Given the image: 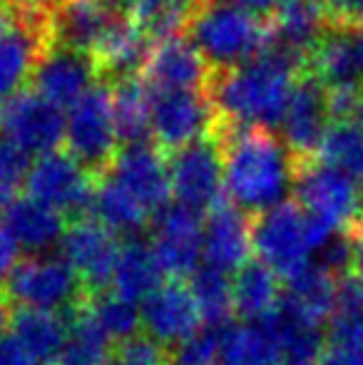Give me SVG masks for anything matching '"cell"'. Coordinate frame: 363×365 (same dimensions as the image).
Here are the masks:
<instances>
[{
	"instance_id": "1",
	"label": "cell",
	"mask_w": 363,
	"mask_h": 365,
	"mask_svg": "<svg viewBox=\"0 0 363 365\" xmlns=\"http://www.w3.org/2000/svg\"><path fill=\"white\" fill-rule=\"evenodd\" d=\"M304 73V58L269 40L259 58L214 73L207 95L224 125L274 130L284 120L291 90Z\"/></svg>"
},
{
	"instance_id": "2",
	"label": "cell",
	"mask_w": 363,
	"mask_h": 365,
	"mask_svg": "<svg viewBox=\"0 0 363 365\" xmlns=\"http://www.w3.org/2000/svg\"><path fill=\"white\" fill-rule=\"evenodd\" d=\"M217 137L229 202L244 214H264L284 204L296 174V159L284 140L264 127H232L224 122Z\"/></svg>"
},
{
	"instance_id": "3",
	"label": "cell",
	"mask_w": 363,
	"mask_h": 365,
	"mask_svg": "<svg viewBox=\"0 0 363 365\" xmlns=\"http://www.w3.org/2000/svg\"><path fill=\"white\" fill-rule=\"evenodd\" d=\"M187 38L197 45L214 73L259 58L269 43V20L239 8L232 0H199L187 25Z\"/></svg>"
},
{
	"instance_id": "4",
	"label": "cell",
	"mask_w": 363,
	"mask_h": 365,
	"mask_svg": "<svg viewBox=\"0 0 363 365\" xmlns=\"http://www.w3.org/2000/svg\"><path fill=\"white\" fill-rule=\"evenodd\" d=\"M334 236L341 234L309 217L296 202L279 204L252 221V249L284 281L314 264V251H324Z\"/></svg>"
},
{
	"instance_id": "5",
	"label": "cell",
	"mask_w": 363,
	"mask_h": 365,
	"mask_svg": "<svg viewBox=\"0 0 363 365\" xmlns=\"http://www.w3.org/2000/svg\"><path fill=\"white\" fill-rule=\"evenodd\" d=\"M50 48V13L18 0H0V102L23 92Z\"/></svg>"
},
{
	"instance_id": "6",
	"label": "cell",
	"mask_w": 363,
	"mask_h": 365,
	"mask_svg": "<svg viewBox=\"0 0 363 365\" xmlns=\"http://www.w3.org/2000/svg\"><path fill=\"white\" fill-rule=\"evenodd\" d=\"M10 303L18 308L73 316L88 303L90 293L83 281L60 256H28L20 259L3 284Z\"/></svg>"
},
{
	"instance_id": "7",
	"label": "cell",
	"mask_w": 363,
	"mask_h": 365,
	"mask_svg": "<svg viewBox=\"0 0 363 365\" xmlns=\"http://www.w3.org/2000/svg\"><path fill=\"white\" fill-rule=\"evenodd\" d=\"M65 145L85 169L97 179L110 172L120 154L115 115H112V85H92L65 115Z\"/></svg>"
},
{
	"instance_id": "8",
	"label": "cell",
	"mask_w": 363,
	"mask_h": 365,
	"mask_svg": "<svg viewBox=\"0 0 363 365\" xmlns=\"http://www.w3.org/2000/svg\"><path fill=\"white\" fill-rule=\"evenodd\" d=\"M291 192L309 217L326 224L334 234H349L363 221V187L319 159L296 164Z\"/></svg>"
},
{
	"instance_id": "9",
	"label": "cell",
	"mask_w": 363,
	"mask_h": 365,
	"mask_svg": "<svg viewBox=\"0 0 363 365\" xmlns=\"http://www.w3.org/2000/svg\"><path fill=\"white\" fill-rule=\"evenodd\" d=\"M25 189H28V197L38 199L63 217L80 219L88 209H92L97 177L73 154H68V149L65 152L58 149V152L43 154L30 167Z\"/></svg>"
},
{
	"instance_id": "10",
	"label": "cell",
	"mask_w": 363,
	"mask_h": 365,
	"mask_svg": "<svg viewBox=\"0 0 363 365\" xmlns=\"http://www.w3.org/2000/svg\"><path fill=\"white\" fill-rule=\"evenodd\" d=\"M222 127L207 92H165L152 102V145L160 152H180Z\"/></svg>"
},
{
	"instance_id": "11",
	"label": "cell",
	"mask_w": 363,
	"mask_h": 365,
	"mask_svg": "<svg viewBox=\"0 0 363 365\" xmlns=\"http://www.w3.org/2000/svg\"><path fill=\"white\" fill-rule=\"evenodd\" d=\"M120 251L122 244L117 234L95 217L73 219L60 241V259L78 274L90 296L112 286Z\"/></svg>"
},
{
	"instance_id": "12",
	"label": "cell",
	"mask_w": 363,
	"mask_h": 365,
	"mask_svg": "<svg viewBox=\"0 0 363 365\" xmlns=\"http://www.w3.org/2000/svg\"><path fill=\"white\" fill-rule=\"evenodd\" d=\"M170 184L177 204L199 214L222 202L224 162L219 137L212 135L172 154Z\"/></svg>"
},
{
	"instance_id": "13",
	"label": "cell",
	"mask_w": 363,
	"mask_h": 365,
	"mask_svg": "<svg viewBox=\"0 0 363 365\" xmlns=\"http://www.w3.org/2000/svg\"><path fill=\"white\" fill-rule=\"evenodd\" d=\"M0 135L28 154L58 152L65 142V112L33 90H23L0 105Z\"/></svg>"
},
{
	"instance_id": "14",
	"label": "cell",
	"mask_w": 363,
	"mask_h": 365,
	"mask_svg": "<svg viewBox=\"0 0 363 365\" xmlns=\"http://www.w3.org/2000/svg\"><path fill=\"white\" fill-rule=\"evenodd\" d=\"M212 75V65L204 60L187 33H182L152 43L140 77L155 95H165V92H207Z\"/></svg>"
},
{
	"instance_id": "15",
	"label": "cell",
	"mask_w": 363,
	"mask_h": 365,
	"mask_svg": "<svg viewBox=\"0 0 363 365\" xmlns=\"http://www.w3.org/2000/svg\"><path fill=\"white\" fill-rule=\"evenodd\" d=\"M142 328L150 341L175 353L199 336L204 318L189 286L182 281H167L152 296L142 301Z\"/></svg>"
},
{
	"instance_id": "16",
	"label": "cell",
	"mask_w": 363,
	"mask_h": 365,
	"mask_svg": "<svg viewBox=\"0 0 363 365\" xmlns=\"http://www.w3.org/2000/svg\"><path fill=\"white\" fill-rule=\"evenodd\" d=\"M152 226H155V234H152L150 246L165 276H170L172 281L194 276L204 254L202 214L182 204H170L157 214Z\"/></svg>"
},
{
	"instance_id": "17",
	"label": "cell",
	"mask_w": 363,
	"mask_h": 365,
	"mask_svg": "<svg viewBox=\"0 0 363 365\" xmlns=\"http://www.w3.org/2000/svg\"><path fill=\"white\" fill-rule=\"evenodd\" d=\"M331 125L329 95L326 87L311 75H301L291 90L284 120H281V137L296 164L316 159L326 130Z\"/></svg>"
},
{
	"instance_id": "18",
	"label": "cell",
	"mask_w": 363,
	"mask_h": 365,
	"mask_svg": "<svg viewBox=\"0 0 363 365\" xmlns=\"http://www.w3.org/2000/svg\"><path fill=\"white\" fill-rule=\"evenodd\" d=\"M306 75L326 90L363 92V25H331L306 63Z\"/></svg>"
},
{
	"instance_id": "19",
	"label": "cell",
	"mask_w": 363,
	"mask_h": 365,
	"mask_svg": "<svg viewBox=\"0 0 363 365\" xmlns=\"http://www.w3.org/2000/svg\"><path fill=\"white\" fill-rule=\"evenodd\" d=\"M107 177L132 194L152 217L170 207V162L165 159V152H160L152 142L122 147Z\"/></svg>"
},
{
	"instance_id": "20",
	"label": "cell",
	"mask_w": 363,
	"mask_h": 365,
	"mask_svg": "<svg viewBox=\"0 0 363 365\" xmlns=\"http://www.w3.org/2000/svg\"><path fill=\"white\" fill-rule=\"evenodd\" d=\"M97 82H100V73L90 53L53 45L35 68L30 90L58 105L60 110L63 107L70 110Z\"/></svg>"
},
{
	"instance_id": "21",
	"label": "cell",
	"mask_w": 363,
	"mask_h": 365,
	"mask_svg": "<svg viewBox=\"0 0 363 365\" xmlns=\"http://www.w3.org/2000/svg\"><path fill=\"white\" fill-rule=\"evenodd\" d=\"M252 219L229 199H222L209 209L204 219V259L207 266L229 274H237L249 264L252 254Z\"/></svg>"
},
{
	"instance_id": "22",
	"label": "cell",
	"mask_w": 363,
	"mask_h": 365,
	"mask_svg": "<svg viewBox=\"0 0 363 365\" xmlns=\"http://www.w3.org/2000/svg\"><path fill=\"white\" fill-rule=\"evenodd\" d=\"M150 48L152 40L147 38L145 30L125 10H117L107 33L102 35L97 48L92 50L100 80L115 85L120 80L140 77L142 68L147 63V55H150Z\"/></svg>"
},
{
	"instance_id": "23",
	"label": "cell",
	"mask_w": 363,
	"mask_h": 365,
	"mask_svg": "<svg viewBox=\"0 0 363 365\" xmlns=\"http://www.w3.org/2000/svg\"><path fill=\"white\" fill-rule=\"evenodd\" d=\"M269 40L309 63V55L331 28L324 0H281L269 15Z\"/></svg>"
},
{
	"instance_id": "24",
	"label": "cell",
	"mask_w": 363,
	"mask_h": 365,
	"mask_svg": "<svg viewBox=\"0 0 363 365\" xmlns=\"http://www.w3.org/2000/svg\"><path fill=\"white\" fill-rule=\"evenodd\" d=\"M3 226L18 249L28 256H45L53 246H60L63 234L68 229L65 217L55 209L45 207L33 197H18L13 204L3 209Z\"/></svg>"
},
{
	"instance_id": "25",
	"label": "cell",
	"mask_w": 363,
	"mask_h": 365,
	"mask_svg": "<svg viewBox=\"0 0 363 365\" xmlns=\"http://www.w3.org/2000/svg\"><path fill=\"white\" fill-rule=\"evenodd\" d=\"M115 15L117 8L107 5L105 0H65L50 13L53 45L92 55Z\"/></svg>"
},
{
	"instance_id": "26",
	"label": "cell",
	"mask_w": 363,
	"mask_h": 365,
	"mask_svg": "<svg viewBox=\"0 0 363 365\" xmlns=\"http://www.w3.org/2000/svg\"><path fill=\"white\" fill-rule=\"evenodd\" d=\"M336 274L324 264H309L304 271L286 279V291L281 308L309 326L321 328L329 316H334Z\"/></svg>"
},
{
	"instance_id": "27",
	"label": "cell",
	"mask_w": 363,
	"mask_h": 365,
	"mask_svg": "<svg viewBox=\"0 0 363 365\" xmlns=\"http://www.w3.org/2000/svg\"><path fill=\"white\" fill-rule=\"evenodd\" d=\"M281 279L262 261H249L232 279V306L244 323H264L281 308Z\"/></svg>"
},
{
	"instance_id": "28",
	"label": "cell",
	"mask_w": 363,
	"mask_h": 365,
	"mask_svg": "<svg viewBox=\"0 0 363 365\" xmlns=\"http://www.w3.org/2000/svg\"><path fill=\"white\" fill-rule=\"evenodd\" d=\"M10 331L35 365L60 363L68 341V318L35 308H15Z\"/></svg>"
},
{
	"instance_id": "29",
	"label": "cell",
	"mask_w": 363,
	"mask_h": 365,
	"mask_svg": "<svg viewBox=\"0 0 363 365\" xmlns=\"http://www.w3.org/2000/svg\"><path fill=\"white\" fill-rule=\"evenodd\" d=\"M217 365H281L279 346L264 323H227L214 328Z\"/></svg>"
},
{
	"instance_id": "30",
	"label": "cell",
	"mask_w": 363,
	"mask_h": 365,
	"mask_svg": "<svg viewBox=\"0 0 363 365\" xmlns=\"http://www.w3.org/2000/svg\"><path fill=\"white\" fill-rule=\"evenodd\" d=\"M152 102L155 92L142 77H130L112 85V115L122 147L152 142Z\"/></svg>"
},
{
	"instance_id": "31",
	"label": "cell",
	"mask_w": 363,
	"mask_h": 365,
	"mask_svg": "<svg viewBox=\"0 0 363 365\" xmlns=\"http://www.w3.org/2000/svg\"><path fill=\"white\" fill-rule=\"evenodd\" d=\"M162 276L165 271H162L150 241L130 239L127 244H122L115 279H112V291L135 303L145 301L162 286Z\"/></svg>"
},
{
	"instance_id": "32",
	"label": "cell",
	"mask_w": 363,
	"mask_h": 365,
	"mask_svg": "<svg viewBox=\"0 0 363 365\" xmlns=\"http://www.w3.org/2000/svg\"><path fill=\"white\" fill-rule=\"evenodd\" d=\"M92 212H95V219L102 221L110 231L130 236V239H137V234H142V231L155 221V217H152L132 194H127L125 189L112 177H107V174H102V177L97 179Z\"/></svg>"
},
{
	"instance_id": "33",
	"label": "cell",
	"mask_w": 363,
	"mask_h": 365,
	"mask_svg": "<svg viewBox=\"0 0 363 365\" xmlns=\"http://www.w3.org/2000/svg\"><path fill=\"white\" fill-rule=\"evenodd\" d=\"M199 0H125V13L147 33V38L165 40L187 33Z\"/></svg>"
},
{
	"instance_id": "34",
	"label": "cell",
	"mask_w": 363,
	"mask_h": 365,
	"mask_svg": "<svg viewBox=\"0 0 363 365\" xmlns=\"http://www.w3.org/2000/svg\"><path fill=\"white\" fill-rule=\"evenodd\" d=\"M316 159L363 187V122H331Z\"/></svg>"
},
{
	"instance_id": "35",
	"label": "cell",
	"mask_w": 363,
	"mask_h": 365,
	"mask_svg": "<svg viewBox=\"0 0 363 365\" xmlns=\"http://www.w3.org/2000/svg\"><path fill=\"white\" fill-rule=\"evenodd\" d=\"M85 311L90 313V318L102 328L107 338L115 346L137 338V331L142 328V316L137 311V303L130 298L120 296L117 291H102L88 296Z\"/></svg>"
},
{
	"instance_id": "36",
	"label": "cell",
	"mask_w": 363,
	"mask_h": 365,
	"mask_svg": "<svg viewBox=\"0 0 363 365\" xmlns=\"http://www.w3.org/2000/svg\"><path fill=\"white\" fill-rule=\"evenodd\" d=\"M115 343L102 333V328L90 318L85 306L68 316V341L60 365H107Z\"/></svg>"
},
{
	"instance_id": "37",
	"label": "cell",
	"mask_w": 363,
	"mask_h": 365,
	"mask_svg": "<svg viewBox=\"0 0 363 365\" xmlns=\"http://www.w3.org/2000/svg\"><path fill=\"white\" fill-rule=\"evenodd\" d=\"M189 291H192L194 301H197L204 323H209L214 328L227 326L229 313L234 311L232 281H229L227 274L212 269V266L197 269L192 281H189Z\"/></svg>"
},
{
	"instance_id": "38",
	"label": "cell",
	"mask_w": 363,
	"mask_h": 365,
	"mask_svg": "<svg viewBox=\"0 0 363 365\" xmlns=\"http://www.w3.org/2000/svg\"><path fill=\"white\" fill-rule=\"evenodd\" d=\"M321 365H363V318H334Z\"/></svg>"
},
{
	"instance_id": "39",
	"label": "cell",
	"mask_w": 363,
	"mask_h": 365,
	"mask_svg": "<svg viewBox=\"0 0 363 365\" xmlns=\"http://www.w3.org/2000/svg\"><path fill=\"white\" fill-rule=\"evenodd\" d=\"M30 167V154L0 135V212L18 199V192L28 182Z\"/></svg>"
},
{
	"instance_id": "40",
	"label": "cell",
	"mask_w": 363,
	"mask_h": 365,
	"mask_svg": "<svg viewBox=\"0 0 363 365\" xmlns=\"http://www.w3.org/2000/svg\"><path fill=\"white\" fill-rule=\"evenodd\" d=\"M107 365H175V353L157 346L147 336H137L117 346Z\"/></svg>"
},
{
	"instance_id": "41",
	"label": "cell",
	"mask_w": 363,
	"mask_h": 365,
	"mask_svg": "<svg viewBox=\"0 0 363 365\" xmlns=\"http://www.w3.org/2000/svg\"><path fill=\"white\" fill-rule=\"evenodd\" d=\"M336 318H363V276L354 269L336 274V298H334Z\"/></svg>"
},
{
	"instance_id": "42",
	"label": "cell",
	"mask_w": 363,
	"mask_h": 365,
	"mask_svg": "<svg viewBox=\"0 0 363 365\" xmlns=\"http://www.w3.org/2000/svg\"><path fill=\"white\" fill-rule=\"evenodd\" d=\"M20 249L18 244L13 241V236L8 234V229L3 226V221H0V281H8V276L13 274V269L20 264Z\"/></svg>"
},
{
	"instance_id": "43",
	"label": "cell",
	"mask_w": 363,
	"mask_h": 365,
	"mask_svg": "<svg viewBox=\"0 0 363 365\" xmlns=\"http://www.w3.org/2000/svg\"><path fill=\"white\" fill-rule=\"evenodd\" d=\"M324 5L334 25L359 23V15L363 10V0H324Z\"/></svg>"
},
{
	"instance_id": "44",
	"label": "cell",
	"mask_w": 363,
	"mask_h": 365,
	"mask_svg": "<svg viewBox=\"0 0 363 365\" xmlns=\"http://www.w3.org/2000/svg\"><path fill=\"white\" fill-rule=\"evenodd\" d=\"M0 365H35L13 336H0Z\"/></svg>"
},
{
	"instance_id": "45",
	"label": "cell",
	"mask_w": 363,
	"mask_h": 365,
	"mask_svg": "<svg viewBox=\"0 0 363 365\" xmlns=\"http://www.w3.org/2000/svg\"><path fill=\"white\" fill-rule=\"evenodd\" d=\"M344 236H346V241H349V249H351V269H354L359 276H363V221Z\"/></svg>"
},
{
	"instance_id": "46",
	"label": "cell",
	"mask_w": 363,
	"mask_h": 365,
	"mask_svg": "<svg viewBox=\"0 0 363 365\" xmlns=\"http://www.w3.org/2000/svg\"><path fill=\"white\" fill-rule=\"evenodd\" d=\"M232 3H237L239 8L249 10V13L259 15V18H264V15H272L276 10V5L281 3V0H232Z\"/></svg>"
},
{
	"instance_id": "47",
	"label": "cell",
	"mask_w": 363,
	"mask_h": 365,
	"mask_svg": "<svg viewBox=\"0 0 363 365\" xmlns=\"http://www.w3.org/2000/svg\"><path fill=\"white\" fill-rule=\"evenodd\" d=\"M13 313H15V306L10 303L8 293L0 289V336H3L5 328H10V321H13Z\"/></svg>"
},
{
	"instance_id": "48",
	"label": "cell",
	"mask_w": 363,
	"mask_h": 365,
	"mask_svg": "<svg viewBox=\"0 0 363 365\" xmlns=\"http://www.w3.org/2000/svg\"><path fill=\"white\" fill-rule=\"evenodd\" d=\"M18 3H25L30 8H38V10H45V13H53L58 5H63L65 0H18Z\"/></svg>"
},
{
	"instance_id": "49",
	"label": "cell",
	"mask_w": 363,
	"mask_h": 365,
	"mask_svg": "<svg viewBox=\"0 0 363 365\" xmlns=\"http://www.w3.org/2000/svg\"><path fill=\"white\" fill-rule=\"evenodd\" d=\"M281 365H321V358L319 361H284Z\"/></svg>"
},
{
	"instance_id": "50",
	"label": "cell",
	"mask_w": 363,
	"mask_h": 365,
	"mask_svg": "<svg viewBox=\"0 0 363 365\" xmlns=\"http://www.w3.org/2000/svg\"><path fill=\"white\" fill-rule=\"evenodd\" d=\"M107 5H112V8H117V10H122L125 8V0H105Z\"/></svg>"
},
{
	"instance_id": "51",
	"label": "cell",
	"mask_w": 363,
	"mask_h": 365,
	"mask_svg": "<svg viewBox=\"0 0 363 365\" xmlns=\"http://www.w3.org/2000/svg\"><path fill=\"white\" fill-rule=\"evenodd\" d=\"M359 23L363 25V10H361V15H359Z\"/></svg>"
}]
</instances>
